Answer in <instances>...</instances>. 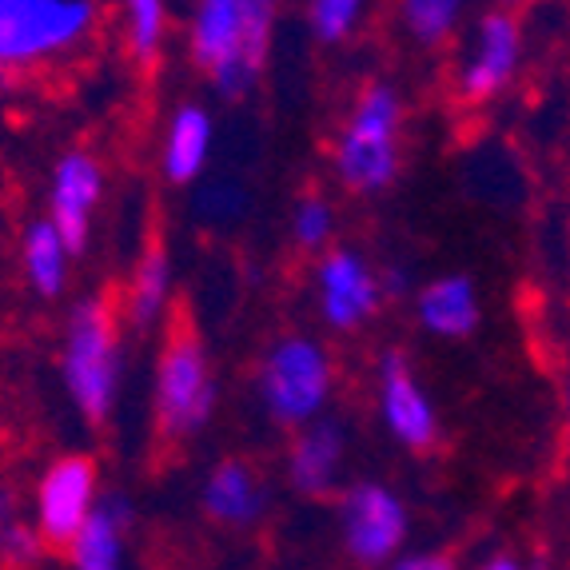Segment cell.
I'll return each instance as SVG.
<instances>
[{"label": "cell", "mask_w": 570, "mask_h": 570, "mask_svg": "<svg viewBox=\"0 0 570 570\" xmlns=\"http://www.w3.org/2000/svg\"><path fill=\"white\" fill-rule=\"evenodd\" d=\"M279 0H196L188 24L191 65L200 68L212 92L244 100L264 80L276 45Z\"/></svg>", "instance_id": "6da1fadb"}, {"label": "cell", "mask_w": 570, "mask_h": 570, "mask_svg": "<svg viewBox=\"0 0 570 570\" xmlns=\"http://www.w3.org/2000/svg\"><path fill=\"white\" fill-rule=\"evenodd\" d=\"M100 0H0V88L65 68L92 45Z\"/></svg>", "instance_id": "7a4b0ae2"}, {"label": "cell", "mask_w": 570, "mask_h": 570, "mask_svg": "<svg viewBox=\"0 0 570 570\" xmlns=\"http://www.w3.org/2000/svg\"><path fill=\"white\" fill-rule=\"evenodd\" d=\"M332 168L343 191L383 196L403 168V96L387 80L360 88L332 144Z\"/></svg>", "instance_id": "3957f363"}, {"label": "cell", "mask_w": 570, "mask_h": 570, "mask_svg": "<svg viewBox=\"0 0 570 570\" xmlns=\"http://www.w3.org/2000/svg\"><path fill=\"white\" fill-rule=\"evenodd\" d=\"M120 315L105 295H85L72 304L60 340V380L72 407L88 423H108L120 400Z\"/></svg>", "instance_id": "277c9868"}, {"label": "cell", "mask_w": 570, "mask_h": 570, "mask_svg": "<svg viewBox=\"0 0 570 570\" xmlns=\"http://www.w3.org/2000/svg\"><path fill=\"white\" fill-rule=\"evenodd\" d=\"M256 391L259 407L276 428L299 431L327 415L335 391V367L332 355L320 340L312 335H279L264 352L256 371Z\"/></svg>", "instance_id": "5b68a950"}, {"label": "cell", "mask_w": 570, "mask_h": 570, "mask_svg": "<svg viewBox=\"0 0 570 570\" xmlns=\"http://www.w3.org/2000/svg\"><path fill=\"white\" fill-rule=\"evenodd\" d=\"M216 371H212L208 347L191 327H176L164 340L160 360L153 375V411L156 431L168 443L196 439L216 415Z\"/></svg>", "instance_id": "8992f818"}, {"label": "cell", "mask_w": 570, "mask_h": 570, "mask_svg": "<svg viewBox=\"0 0 570 570\" xmlns=\"http://www.w3.org/2000/svg\"><path fill=\"white\" fill-rule=\"evenodd\" d=\"M340 539L360 567H391L411 534L407 503L387 483L360 479L340 491Z\"/></svg>", "instance_id": "52a82bcc"}, {"label": "cell", "mask_w": 570, "mask_h": 570, "mask_svg": "<svg viewBox=\"0 0 570 570\" xmlns=\"http://www.w3.org/2000/svg\"><path fill=\"white\" fill-rule=\"evenodd\" d=\"M523 65V24L511 9H487L471 29L455 68V92L463 105H491L519 77Z\"/></svg>", "instance_id": "ba28073f"}, {"label": "cell", "mask_w": 570, "mask_h": 570, "mask_svg": "<svg viewBox=\"0 0 570 570\" xmlns=\"http://www.w3.org/2000/svg\"><path fill=\"white\" fill-rule=\"evenodd\" d=\"M315 312L332 332H360L383 307L380 267L360 247H327L315 264Z\"/></svg>", "instance_id": "9c48e42d"}, {"label": "cell", "mask_w": 570, "mask_h": 570, "mask_svg": "<svg viewBox=\"0 0 570 570\" xmlns=\"http://www.w3.org/2000/svg\"><path fill=\"white\" fill-rule=\"evenodd\" d=\"M100 503V475L88 455H60L40 471L32 494V527L48 547H68Z\"/></svg>", "instance_id": "30bf717a"}, {"label": "cell", "mask_w": 570, "mask_h": 570, "mask_svg": "<svg viewBox=\"0 0 570 570\" xmlns=\"http://www.w3.org/2000/svg\"><path fill=\"white\" fill-rule=\"evenodd\" d=\"M375 411L400 448L431 451L439 443L435 400L403 352H383L375 363Z\"/></svg>", "instance_id": "8fae6325"}, {"label": "cell", "mask_w": 570, "mask_h": 570, "mask_svg": "<svg viewBox=\"0 0 570 570\" xmlns=\"http://www.w3.org/2000/svg\"><path fill=\"white\" fill-rule=\"evenodd\" d=\"M105 200V164L85 148H68L57 156L48 171V212L45 216L57 224L72 256H80L92 236V219Z\"/></svg>", "instance_id": "7c38bea8"}, {"label": "cell", "mask_w": 570, "mask_h": 570, "mask_svg": "<svg viewBox=\"0 0 570 570\" xmlns=\"http://www.w3.org/2000/svg\"><path fill=\"white\" fill-rule=\"evenodd\" d=\"M343 463H347V428L340 419L320 415L295 431L287 451V483L304 499H324L340 487Z\"/></svg>", "instance_id": "4fadbf2b"}, {"label": "cell", "mask_w": 570, "mask_h": 570, "mask_svg": "<svg viewBox=\"0 0 570 570\" xmlns=\"http://www.w3.org/2000/svg\"><path fill=\"white\" fill-rule=\"evenodd\" d=\"M267 483L256 466L244 459H219L204 475L200 507L212 523L228 527V531H247L267 514Z\"/></svg>", "instance_id": "5bb4252c"}, {"label": "cell", "mask_w": 570, "mask_h": 570, "mask_svg": "<svg viewBox=\"0 0 570 570\" xmlns=\"http://www.w3.org/2000/svg\"><path fill=\"white\" fill-rule=\"evenodd\" d=\"M415 324L435 340H466L483 324V299L475 279L463 272L428 279L415 295Z\"/></svg>", "instance_id": "9a60e30c"}, {"label": "cell", "mask_w": 570, "mask_h": 570, "mask_svg": "<svg viewBox=\"0 0 570 570\" xmlns=\"http://www.w3.org/2000/svg\"><path fill=\"white\" fill-rule=\"evenodd\" d=\"M212 148H216V120L204 105L188 100L164 124V144H160V168L168 184H200L208 171Z\"/></svg>", "instance_id": "2e32d148"}, {"label": "cell", "mask_w": 570, "mask_h": 570, "mask_svg": "<svg viewBox=\"0 0 570 570\" xmlns=\"http://www.w3.org/2000/svg\"><path fill=\"white\" fill-rule=\"evenodd\" d=\"M132 531V499L120 491L100 494L85 531L68 542L72 570H124V542Z\"/></svg>", "instance_id": "e0dca14e"}, {"label": "cell", "mask_w": 570, "mask_h": 570, "mask_svg": "<svg viewBox=\"0 0 570 570\" xmlns=\"http://www.w3.org/2000/svg\"><path fill=\"white\" fill-rule=\"evenodd\" d=\"M72 247L57 232L48 216H37L20 232V276L29 284L32 295L40 299H60L72 279Z\"/></svg>", "instance_id": "ac0fdd59"}, {"label": "cell", "mask_w": 570, "mask_h": 570, "mask_svg": "<svg viewBox=\"0 0 570 570\" xmlns=\"http://www.w3.org/2000/svg\"><path fill=\"white\" fill-rule=\"evenodd\" d=\"M171 287H176V272H171V256L164 244H148L136 256L132 276L124 287V324L132 332H153L164 324L171 304Z\"/></svg>", "instance_id": "d6986e66"}, {"label": "cell", "mask_w": 570, "mask_h": 570, "mask_svg": "<svg viewBox=\"0 0 570 570\" xmlns=\"http://www.w3.org/2000/svg\"><path fill=\"white\" fill-rule=\"evenodd\" d=\"M471 0H395L400 24L419 48H443L459 32Z\"/></svg>", "instance_id": "ffe728a7"}, {"label": "cell", "mask_w": 570, "mask_h": 570, "mask_svg": "<svg viewBox=\"0 0 570 570\" xmlns=\"http://www.w3.org/2000/svg\"><path fill=\"white\" fill-rule=\"evenodd\" d=\"M120 32L136 65H153L168 45V0H120Z\"/></svg>", "instance_id": "44dd1931"}, {"label": "cell", "mask_w": 570, "mask_h": 570, "mask_svg": "<svg viewBox=\"0 0 570 570\" xmlns=\"http://www.w3.org/2000/svg\"><path fill=\"white\" fill-rule=\"evenodd\" d=\"M371 0H307V29L320 45H343L360 32Z\"/></svg>", "instance_id": "7402d4cb"}, {"label": "cell", "mask_w": 570, "mask_h": 570, "mask_svg": "<svg viewBox=\"0 0 570 570\" xmlns=\"http://www.w3.org/2000/svg\"><path fill=\"white\" fill-rule=\"evenodd\" d=\"M332 236H335V208L327 196L312 191V196H304V200L295 204L292 239L299 252H320V256H324L327 247H332Z\"/></svg>", "instance_id": "603a6c76"}, {"label": "cell", "mask_w": 570, "mask_h": 570, "mask_svg": "<svg viewBox=\"0 0 570 570\" xmlns=\"http://www.w3.org/2000/svg\"><path fill=\"white\" fill-rule=\"evenodd\" d=\"M196 212L208 224H236L247 212V191L236 180H212L196 191Z\"/></svg>", "instance_id": "cb8c5ba5"}, {"label": "cell", "mask_w": 570, "mask_h": 570, "mask_svg": "<svg viewBox=\"0 0 570 570\" xmlns=\"http://www.w3.org/2000/svg\"><path fill=\"white\" fill-rule=\"evenodd\" d=\"M48 542L40 539V531L29 523V519H17L12 527L0 531V562L9 570H32L45 554Z\"/></svg>", "instance_id": "d4e9b609"}, {"label": "cell", "mask_w": 570, "mask_h": 570, "mask_svg": "<svg viewBox=\"0 0 570 570\" xmlns=\"http://www.w3.org/2000/svg\"><path fill=\"white\" fill-rule=\"evenodd\" d=\"M387 570H459V567L443 551H403Z\"/></svg>", "instance_id": "484cf974"}, {"label": "cell", "mask_w": 570, "mask_h": 570, "mask_svg": "<svg viewBox=\"0 0 570 570\" xmlns=\"http://www.w3.org/2000/svg\"><path fill=\"white\" fill-rule=\"evenodd\" d=\"M475 570H547V567H542V562L523 559V554H514V551H494V554H487Z\"/></svg>", "instance_id": "4316f807"}, {"label": "cell", "mask_w": 570, "mask_h": 570, "mask_svg": "<svg viewBox=\"0 0 570 570\" xmlns=\"http://www.w3.org/2000/svg\"><path fill=\"white\" fill-rule=\"evenodd\" d=\"M380 279H383V299H403V295L411 292L407 267H400V264H387V267H383Z\"/></svg>", "instance_id": "83f0119b"}, {"label": "cell", "mask_w": 570, "mask_h": 570, "mask_svg": "<svg viewBox=\"0 0 570 570\" xmlns=\"http://www.w3.org/2000/svg\"><path fill=\"white\" fill-rule=\"evenodd\" d=\"M20 519V499H17V491H12L9 483H0V531L4 527H12Z\"/></svg>", "instance_id": "f1b7e54d"}, {"label": "cell", "mask_w": 570, "mask_h": 570, "mask_svg": "<svg viewBox=\"0 0 570 570\" xmlns=\"http://www.w3.org/2000/svg\"><path fill=\"white\" fill-rule=\"evenodd\" d=\"M562 435H567V443H570V380L562 383Z\"/></svg>", "instance_id": "f546056e"}]
</instances>
